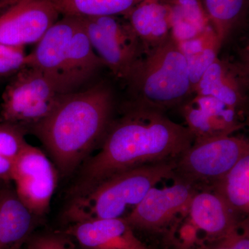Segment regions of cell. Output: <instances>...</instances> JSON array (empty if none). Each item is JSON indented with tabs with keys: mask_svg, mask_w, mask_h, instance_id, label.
Masks as SVG:
<instances>
[{
	"mask_svg": "<svg viewBox=\"0 0 249 249\" xmlns=\"http://www.w3.org/2000/svg\"><path fill=\"white\" fill-rule=\"evenodd\" d=\"M102 141L100 151L85 160L74 195L116 174L178 160L191 146L195 137L188 127L170 120L163 112L131 107L109 125Z\"/></svg>",
	"mask_w": 249,
	"mask_h": 249,
	"instance_id": "obj_1",
	"label": "cell"
},
{
	"mask_svg": "<svg viewBox=\"0 0 249 249\" xmlns=\"http://www.w3.org/2000/svg\"><path fill=\"white\" fill-rule=\"evenodd\" d=\"M112 109L110 89L96 85L62 95L48 115L33 125L60 173L70 175L84 163L104 138Z\"/></svg>",
	"mask_w": 249,
	"mask_h": 249,
	"instance_id": "obj_2",
	"label": "cell"
},
{
	"mask_svg": "<svg viewBox=\"0 0 249 249\" xmlns=\"http://www.w3.org/2000/svg\"><path fill=\"white\" fill-rule=\"evenodd\" d=\"M124 81L131 107L164 112L193 94L186 58L173 37L144 52Z\"/></svg>",
	"mask_w": 249,
	"mask_h": 249,
	"instance_id": "obj_3",
	"label": "cell"
},
{
	"mask_svg": "<svg viewBox=\"0 0 249 249\" xmlns=\"http://www.w3.org/2000/svg\"><path fill=\"white\" fill-rule=\"evenodd\" d=\"M176 160L116 174L88 191L74 195L65 211V219L75 224L90 219L126 217L157 183L173 178Z\"/></svg>",
	"mask_w": 249,
	"mask_h": 249,
	"instance_id": "obj_4",
	"label": "cell"
},
{
	"mask_svg": "<svg viewBox=\"0 0 249 249\" xmlns=\"http://www.w3.org/2000/svg\"><path fill=\"white\" fill-rule=\"evenodd\" d=\"M249 154L248 139L223 136L196 139L176 160L173 178L198 191H211L241 160Z\"/></svg>",
	"mask_w": 249,
	"mask_h": 249,
	"instance_id": "obj_5",
	"label": "cell"
},
{
	"mask_svg": "<svg viewBox=\"0 0 249 249\" xmlns=\"http://www.w3.org/2000/svg\"><path fill=\"white\" fill-rule=\"evenodd\" d=\"M63 94L60 85L45 73L24 67L5 90L1 119L18 125H34L48 115Z\"/></svg>",
	"mask_w": 249,
	"mask_h": 249,
	"instance_id": "obj_6",
	"label": "cell"
},
{
	"mask_svg": "<svg viewBox=\"0 0 249 249\" xmlns=\"http://www.w3.org/2000/svg\"><path fill=\"white\" fill-rule=\"evenodd\" d=\"M93 50L105 66L119 79L125 80L144 49L129 23L116 16L80 18Z\"/></svg>",
	"mask_w": 249,
	"mask_h": 249,
	"instance_id": "obj_7",
	"label": "cell"
},
{
	"mask_svg": "<svg viewBox=\"0 0 249 249\" xmlns=\"http://www.w3.org/2000/svg\"><path fill=\"white\" fill-rule=\"evenodd\" d=\"M11 181L19 200L34 215L47 213L58 183V171L42 150L27 143L14 161Z\"/></svg>",
	"mask_w": 249,
	"mask_h": 249,
	"instance_id": "obj_8",
	"label": "cell"
},
{
	"mask_svg": "<svg viewBox=\"0 0 249 249\" xmlns=\"http://www.w3.org/2000/svg\"><path fill=\"white\" fill-rule=\"evenodd\" d=\"M59 15L52 0H18L0 16V44L37 43Z\"/></svg>",
	"mask_w": 249,
	"mask_h": 249,
	"instance_id": "obj_9",
	"label": "cell"
},
{
	"mask_svg": "<svg viewBox=\"0 0 249 249\" xmlns=\"http://www.w3.org/2000/svg\"><path fill=\"white\" fill-rule=\"evenodd\" d=\"M196 192L193 186L178 181L163 189L154 187L124 219L132 229L147 231L163 230L178 214L188 211Z\"/></svg>",
	"mask_w": 249,
	"mask_h": 249,
	"instance_id": "obj_10",
	"label": "cell"
},
{
	"mask_svg": "<svg viewBox=\"0 0 249 249\" xmlns=\"http://www.w3.org/2000/svg\"><path fill=\"white\" fill-rule=\"evenodd\" d=\"M181 106L187 127L195 140L231 135L244 124L240 112L213 96L196 94Z\"/></svg>",
	"mask_w": 249,
	"mask_h": 249,
	"instance_id": "obj_11",
	"label": "cell"
},
{
	"mask_svg": "<svg viewBox=\"0 0 249 249\" xmlns=\"http://www.w3.org/2000/svg\"><path fill=\"white\" fill-rule=\"evenodd\" d=\"M249 78L248 63L217 57L199 80L194 93L213 96L241 113L248 101Z\"/></svg>",
	"mask_w": 249,
	"mask_h": 249,
	"instance_id": "obj_12",
	"label": "cell"
},
{
	"mask_svg": "<svg viewBox=\"0 0 249 249\" xmlns=\"http://www.w3.org/2000/svg\"><path fill=\"white\" fill-rule=\"evenodd\" d=\"M80 18L64 16L56 21L37 42L26 58V67L45 73L68 93L62 81V73L72 37L80 24Z\"/></svg>",
	"mask_w": 249,
	"mask_h": 249,
	"instance_id": "obj_13",
	"label": "cell"
},
{
	"mask_svg": "<svg viewBox=\"0 0 249 249\" xmlns=\"http://www.w3.org/2000/svg\"><path fill=\"white\" fill-rule=\"evenodd\" d=\"M67 233L85 249H149L134 235L124 217L75 223Z\"/></svg>",
	"mask_w": 249,
	"mask_h": 249,
	"instance_id": "obj_14",
	"label": "cell"
},
{
	"mask_svg": "<svg viewBox=\"0 0 249 249\" xmlns=\"http://www.w3.org/2000/svg\"><path fill=\"white\" fill-rule=\"evenodd\" d=\"M193 224L216 240H219L237 230L238 214L215 192H196L189 206Z\"/></svg>",
	"mask_w": 249,
	"mask_h": 249,
	"instance_id": "obj_15",
	"label": "cell"
},
{
	"mask_svg": "<svg viewBox=\"0 0 249 249\" xmlns=\"http://www.w3.org/2000/svg\"><path fill=\"white\" fill-rule=\"evenodd\" d=\"M126 15L144 52L173 37L171 9L163 0H142Z\"/></svg>",
	"mask_w": 249,
	"mask_h": 249,
	"instance_id": "obj_16",
	"label": "cell"
},
{
	"mask_svg": "<svg viewBox=\"0 0 249 249\" xmlns=\"http://www.w3.org/2000/svg\"><path fill=\"white\" fill-rule=\"evenodd\" d=\"M34 214L10 185L0 189V249H20L34 227Z\"/></svg>",
	"mask_w": 249,
	"mask_h": 249,
	"instance_id": "obj_17",
	"label": "cell"
},
{
	"mask_svg": "<svg viewBox=\"0 0 249 249\" xmlns=\"http://www.w3.org/2000/svg\"><path fill=\"white\" fill-rule=\"evenodd\" d=\"M80 21L72 37L62 73V81L67 93L76 91L77 88L105 66L93 50L80 18Z\"/></svg>",
	"mask_w": 249,
	"mask_h": 249,
	"instance_id": "obj_18",
	"label": "cell"
},
{
	"mask_svg": "<svg viewBox=\"0 0 249 249\" xmlns=\"http://www.w3.org/2000/svg\"><path fill=\"white\" fill-rule=\"evenodd\" d=\"M186 58L193 93L199 80L217 58L222 42L212 26L204 29L196 37L178 42Z\"/></svg>",
	"mask_w": 249,
	"mask_h": 249,
	"instance_id": "obj_19",
	"label": "cell"
},
{
	"mask_svg": "<svg viewBox=\"0 0 249 249\" xmlns=\"http://www.w3.org/2000/svg\"><path fill=\"white\" fill-rule=\"evenodd\" d=\"M171 9L172 36L177 42L196 37L211 25L201 0H163Z\"/></svg>",
	"mask_w": 249,
	"mask_h": 249,
	"instance_id": "obj_20",
	"label": "cell"
},
{
	"mask_svg": "<svg viewBox=\"0 0 249 249\" xmlns=\"http://www.w3.org/2000/svg\"><path fill=\"white\" fill-rule=\"evenodd\" d=\"M211 25L224 43L247 18L249 0H201Z\"/></svg>",
	"mask_w": 249,
	"mask_h": 249,
	"instance_id": "obj_21",
	"label": "cell"
},
{
	"mask_svg": "<svg viewBox=\"0 0 249 249\" xmlns=\"http://www.w3.org/2000/svg\"><path fill=\"white\" fill-rule=\"evenodd\" d=\"M211 191L222 196L237 214H248L249 154L239 160Z\"/></svg>",
	"mask_w": 249,
	"mask_h": 249,
	"instance_id": "obj_22",
	"label": "cell"
},
{
	"mask_svg": "<svg viewBox=\"0 0 249 249\" xmlns=\"http://www.w3.org/2000/svg\"><path fill=\"white\" fill-rule=\"evenodd\" d=\"M59 14L76 18L126 15L142 0H52Z\"/></svg>",
	"mask_w": 249,
	"mask_h": 249,
	"instance_id": "obj_23",
	"label": "cell"
},
{
	"mask_svg": "<svg viewBox=\"0 0 249 249\" xmlns=\"http://www.w3.org/2000/svg\"><path fill=\"white\" fill-rule=\"evenodd\" d=\"M27 143L20 125L6 122L0 124V155L14 162Z\"/></svg>",
	"mask_w": 249,
	"mask_h": 249,
	"instance_id": "obj_24",
	"label": "cell"
},
{
	"mask_svg": "<svg viewBox=\"0 0 249 249\" xmlns=\"http://www.w3.org/2000/svg\"><path fill=\"white\" fill-rule=\"evenodd\" d=\"M24 47L0 44V74L12 73L26 67Z\"/></svg>",
	"mask_w": 249,
	"mask_h": 249,
	"instance_id": "obj_25",
	"label": "cell"
},
{
	"mask_svg": "<svg viewBox=\"0 0 249 249\" xmlns=\"http://www.w3.org/2000/svg\"><path fill=\"white\" fill-rule=\"evenodd\" d=\"M217 240V244L207 249H249L248 232L240 234L237 229Z\"/></svg>",
	"mask_w": 249,
	"mask_h": 249,
	"instance_id": "obj_26",
	"label": "cell"
},
{
	"mask_svg": "<svg viewBox=\"0 0 249 249\" xmlns=\"http://www.w3.org/2000/svg\"><path fill=\"white\" fill-rule=\"evenodd\" d=\"M28 249H70L61 238L53 235H37L28 242Z\"/></svg>",
	"mask_w": 249,
	"mask_h": 249,
	"instance_id": "obj_27",
	"label": "cell"
},
{
	"mask_svg": "<svg viewBox=\"0 0 249 249\" xmlns=\"http://www.w3.org/2000/svg\"><path fill=\"white\" fill-rule=\"evenodd\" d=\"M13 167H14V162L0 155V181H11Z\"/></svg>",
	"mask_w": 249,
	"mask_h": 249,
	"instance_id": "obj_28",
	"label": "cell"
},
{
	"mask_svg": "<svg viewBox=\"0 0 249 249\" xmlns=\"http://www.w3.org/2000/svg\"><path fill=\"white\" fill-rule=\"evenodd\" d=\"M18 1V0H1L3 4H4V7L6 6H8V5L11 6V4H14L15 2H16V1Z\"/></svg>",
	"mask_w": 249,
	"mask_h": 249,
	"instance_id": "obj_29",
	"label": "cell"
},
{
	"mask_svg": "<svg viewBox=\"0 0 249 249\" xmlns=\"http://www.w3.org/2000/svg\"><path fill=\"white\" fill-rule=\"evenodd\" d=\"M4 4H3L2 1H1V0H0V9H2V8H4Z\"/></svg>",
	"mask_w": 249,
	"mask_h": 249,
	"instance_id": "obj_30",
	"label": "cell"
},
{
	"mask_svg": "<svg viewBox=\"0 0 249 249\" xmlns=\"http://www.w3.org/2000/svg\"></svg>",
	"mask_w": 249,
	"mask_h": 249,
	"instance_id": "obj_31",
	"label": "cell"
}]
</instances>
